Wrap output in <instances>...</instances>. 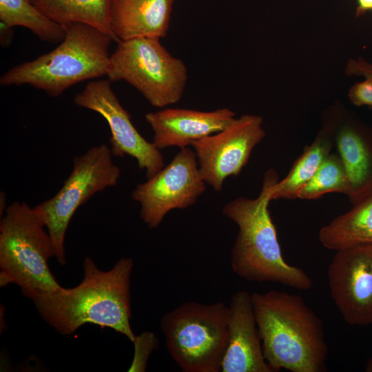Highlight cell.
Instances as JSON below:
<instances>
[{"label": "cell", "mask_w": 372, "mask_h": 372, "mask_svg": "<svg viewBox=\"0 0 372 372\" xmlns=\"http://www.w3.org/2000/svg\"><path fill=\"white\" fill-rule=\"evenodd\" d=\"M133 260L121 258L107 271L93 260H84L82 282L72 289L37 293L32 300L41 317L56 331L70 335L91 323L109 327L134 342L130 325V276Z\"/></svg>", "instance_id": "1"}, {"label": "cell", "mask_w": 372, "mask_h": 372, "mask_svg": "<svg viewBox=\"0 0 372 372\" xmlns=\"http://www.w3.org/2000/svg\"><path fill=\"white\" fill-rule=\"evenodd\" d=\"M251 298L264 356L273 372L326 370L322 322L300 296L271 290Z\"/></svg>", "instance_id": "2"}, {"label": "cell", "mask_w": 372, "mask_h": 372, "mask_svg": "<svg viewBox=\"0 0 372 372\" xmlns=\"http://www.w3.org/2000/svg\"><path fill=\"white\" fill-rule=\"evenodd\" d=\"M277 180L276 172L268 170L257 198L238 197L223 208V214L238 227L231 267L238 277L248 282H271L308 290L313 281L302 269L284 259L269 210L270 188Z\"/></svg>", "instance_id": "3"}, {"label": "cell", "mask_w": 372, "mask_h": 372, "mask_svg": "<svg viewBox=\"0 0 372 372\" xmlns=\"http://www.w3.org/2000/svg\"><path fill=\"white\" fill-rule=\"evenodd\" d=\"M63 26L65 35L56 48L8 70L1 76L0 84H27L57 97L78 83L107 75L111 37L81 23Z\"/></svg>", "instance_id": "4"}, {"label": "cell", "mask_w": 372, "mask_h": 372, "mask_svg": "<svg viewBox=\"0 0 372 372\" xmlns=\"http://www.w3.org/2000/svg\"><path fill=\"white\" fill-rule=\"evenodd\" d=\"M34 207L13 202L0 223L1 286L14 283L25 296L54 291L61 286L49 266L55 256L51 238Z\"/></svg>", "instance_id": "5"}, {"label": "cell", "mask_w": 372, "mask_h": 372, "mask_svg": "<svg viewBox=\"0 0 372 372\" xmlns=\"http://www.w3.org/2000/svg\"><path fill=\"white\" fill-rule=\"evenodd\" d=\"M229 307L185 302L164 314L168 353L183 372H220L228 346Z\"/></svg>", "instance_id": "6"}, {"label": "cell", "mask_w": 372, "mask_h": 372, "mask_svg": "<svg viewBox=\"0 0 372 372\" xmlns=\"http://www.w3.org/2000/svg\"><path fill=\"white\" fill-rule=\"evenodd\" d=\"M106 76L111 82H127L160 108L181 99L188 79L185 63L169 52L160 39L149 37L118 42Z\"/></svg>", "instance_id": "7"}, {"label": "cell", "mask_w": 372, "mask_h": 372, "mask_svg": "<svg viewBox=\"0 0 372 372\" xmlns=\"http://www.w3.org/2000/svg\"><path fill=\"white\" fill-rule=\"evenodd\" d=\"M112 156L105 144L92 147L75 156L72 170L61 188L34 207L45 223L60 265L66 263L65 237L74 214L95 194L115 186L120 178L121 169Z\"/></svg>", "instance_id": "8"}, {"label": "cell", "mask_w": 372, "mask_h": 372, "mask_svg": "<svg viewBox=\"0 0 372 372\" xmlns=\"http://www.w3.org/2000/svg\"><path fill=\"white\" fill-rule=\"evenodd\" d=\"M194 150L180 149L172 161L136 186L132 198L140 205V216L149 227L160 225L173 209L194 205L206 189Z\"/></svg>", "instance_id": "9"}, {"label": "cell", "mask_w": 372, "mask_h": 372, "mask_svg": "<svg viewBox=\"0 0 372 372\" xmlns=\"http://www.w3.org/2000/svg\"><path fill=\"white\" fill-rule=\"evenodd\" d=\"M262 123L260 116L244 114L220 132L192 143L200 174L216 192H221L225 180L238 176L246 165L265 136Z\"/></svg>", "instance_id": "10"}, {"label": "cell", "mask_w": 372, "mask_h": 372, "mask_svg": "<svg viewBox=\"0 0 372 372\" xmlns=\"http://www.w3.org/2000/svg\"><path fill=\"white\" fill-rule=\"evenodd\" d=\"M74 103L101 115L111 132L110 149L114 156H130L149 178L165 166L160 149L145 140L133 125L128 112L111 88L110 80L89 82L74 97Z\"/></svg>", "instance_id": "11"}, {"label": "cell", "mask_w": 372, "mask_h": 372, "mask_svg": "<svg viewBox=\"0 0 372 372\" xmlns=\"http://www.w3.org/2000/svg\"><path fill=\"white\" fill-rule=\"evenodd\" d=\"M331 296L344 320L372 324V245L336 251L327 270Z\"/></svg>", "instance_id": "12"}, {"label": "cell", "mask_w": 372, "mask_h": 372, "mask_svg": "<svg viewBox=\"0 0 372 372\" xmlns=\"http://www.w3.org/2000/svg\"><path fill=\"white\" fill-rule=\"evenodd\" d=\"M228 346L223 372H273L264 356L251 295L238 291L229 306Z\"/></svg>", "instance_id": "13"}, {"label": "cell", "mask_w": 372, "mask_h": 372, "mask_svg": "<svg viewBox=\"0 0 372 372\" xmlns=\"http://www.w3.org/2000/svg\"><path fill=\"white\" fill-rule=\"evenodd\" d=\"M235 118V113L223 107L210 112L183 108H164L145 114L154 132L152 143L158 149H180L224 129Z\"/></svg>", "instance_id": "14"}, {"label": "cell", "mask_w": 372, "mask_h": 372, "mask_svg": "<svg viewBox=\"0 0 372 372\" xmlns=\"http://www.w3.org/2000/svg\"><path fill=\"white\" fill-rule=\"evenodd\" d=\"M174 1L112 0L110 24L114 36L118 42L142 37H165Z\"/></svg>", "instance_id": "15"}, {"label": "cell", "mask_w": 372, "mask_h": 372, "mask_svg": "<svg viewBox=\"0 0 372 372\" xmlns=\"http://www.w3.org/2000/svg\"><path fill=\"white\" fill-rule=\"evenodd\" d=\"M334 145L347 176V196L353 205L372 193V134L359 125H342Z\"/></svg>", "instance_id": "16"}, {"label": "cell", "mask_w": 372, "mask_h": 372, "mask_svg": "<svg viewBox=\"0 0 372 372\" xmlns=\"http://www.w3.org/2000/svg\"><path fill=\"white\" fill-rule=\"evenodd\" d=\"M318 238L324 247L335 251L372 244V193L322 227Z\"/></svg>", "instance_id": "17"}, {"label": "cell", "mask_w": 372, "mask_h": 372, "mask_svg": "<svg viewBox=\"0 0 372 372\" xmlns=\"http://www.w3.org/2000/svg\"><path fill=\"white\" fill-rule=\"evenodd\" d=\"M334 145V132L324 129L320 131L311 145L292 165L287 175L281 180H277L270 188V198H297L300 189L311 179Z\"/></svg>", "instance_id": "18"}, {"label": "cell", "mask_w": 372, "mask_h": 372, "mask_svg": "<svg viewBox=\"0 0 372 372\" xmlns=\"http://www.w3.org/2000/svg\"><path fill=\"white\" fill-rule=\"evenodd\" d=\"M54 21L81 23L107 34L117 43L110 24L112 0H29Z\"/></svg>", "instance_id": "19"}, {"label": "cell", "mask_w": 372, "mask_h": 372, "mask_svg": "<svg viewBox=\"0 0 372 372\" xmlns=\"http://www.w3.org/2000/svg\"><path fill=\"white\" fill-rule=\"evenodd\" d=\"M1 26L29 29L41 40L61 43L65 35L63 26L47 17L29 0H0Z\"/></svg>", "instance_id": "20"}, {"label": "cell", "mask_w": 372, "mask_h": 372, "mask_svg": "<svg viewBox=\"0 0 372 372\" xmlns=\"http://www.w3.org/2000/svg\"><path fill=\"white\" fill-rule=\"evenodd\" d=\"M348 190V179L342 161L338 154L331 152L300 189L297 198L314 200L333 192L347 195Z\"/></svg>", "instance_id": "21"}, {"label": "cell", "mask_w": 372, "mask_h": 372, "mask_svg": "<svg viewBox=\"0 0 372 372\" xmlns=\"http://www.w3.org/2000/svg\"><path fill=\"white\" fill-rule=\"evenodd\" d=\"M134 356L129 371H145L151 352L158 346V340L152 332H143L134 342Z\"/></svg>", "instance_id": "22"}, {"label": "cell", "mask_w": 372, "mask_h": 372, "mask_svg": "<svg viewBox=\"0 0 372 372\" xmlns=\"http://www.w3.org/2000/svg\"><path fill=\"white\" fill-rule=\"evenodd\" d=\"M349 99L356 106H372V79L365 78L354 84L349 91Z\"/></svg>", "instance_id": "23"}, {"label": "cell", "mask_w": 372, "mask_h": 372, "mask_svg": "<svg viewBox=\"0 0 372 372\" xmlns=\"http://www.w3.org/2000/svg\"><path fill=\"white\" fill-rule=\"evenodd\" d=\"M346 74L372 79V64L362 58L350 59L346 66Z\"/></svg>", "instance_id": "24"}, {"label": "cell", "mask_w": 372, "mask_h": 372, "mask_svg": "<svg viewBox=\"0 0 372 372\" xmlns=\"http://www.w3.org/2000/svg\"><path fill=\"white\" fill-rule=\"evenodd\" d=\"M357 16L362 15L368 11L372 10V0H357Z\"/></svg>", "instance_id": "25"}, {"label": "cell", "mask_w": 372, "mask_h": 372, "mask_svg": "<svg viewBox=\"0 0 372 372\" xmlns=\"http://www.w3.org/2000/svg\"><path fill=\"white\" fill-rule=\"evenodd\" d=\"M365 371L372 372V358L368 361L365 367Z\"/></svg>", "instance_id": "26"}, {"label": "cell", "mask_w": 372, "mask_h": 372, "mask_svg": "<svg viewBox=\"0 0 372 372\" xmlns=\"http://www.w3.org/2000/svg\"><path fill=\"white\" fill-rule=\"evenodd\" d=\"M372 245V244H371Z\"/></svg>", "instance_id": "27"}]
</instances>
